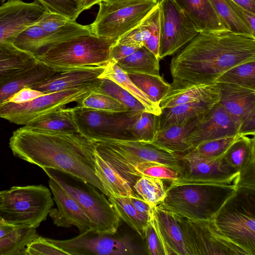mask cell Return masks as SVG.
Returning <instances> with one entry per match:
<instances>
[{"instance_id": "cell-1", "label": "cell", "mask_w": 255, "mask_h": 255, "mask_svg": "<svg viewBox=\"0 0 255 255\" xmlns=\"http://www.w3.org/2000/svg\"><path fill=\"white\" fill-rule=\"evenodd\" d=\"M251 61L255 37L230 31L200 32L172 58L169 91L215 84L226 71Z\"/></svg>"}, {"instance_id": "cell-2", "label": "cell", "mask_w": 255, "mask_h": 255, "mask_svg": "<svg viewBox=\"0 0 255 255\" xmlns=\"http://www.w3.org/2000/svg\"><path fill=\"white\" fill-rule=\"evenodd\" d=\"M9 145L14 156L41 168L57 169L78 177L107 196L96 173L95 143L79 132L54 133L24 126L13 132Z\"/></svg>"}, {"instance_id": "cell-3", "label": "cell", "mask_w": 255, "mask_h": 255, "mask_svg": "<svg viewBox=\"0 0 255 255\" xmlns=\"http://www.w3.org/2000/svg\"><path fill=\"white\" fill-rule=\"evenodd\" d=\"M240 173L208 178L179 176L170 181L158 204L169 213L190 220L214 219L238 189Z\"/></svg>"}, {"instance_id": "cell-4", "label": "cell", "mask_w": 255, "mask_h": 255, "mask_svg": "<svg viewBox=\"0 0 255 255\" xmlns=\"http://www.w3.org/2000/svg\"><path fill=\"white\" fill-rule=\"evenodd\" d=\"M116 40L93 34L81 35L50 45L36 56L57 72L71 69L106 66Z\"/></svg>"}, {"instance_id": "cell-5", "label": "cell", "mask_w": 255, "mask_h": 255, "mask_svg": "<svg viewBox=\"0 0 255 255\" xmlns=\"http://www.w3.org/2000/svg\"><path fill=\"white\" fill-rule=\"evenodd\" d=\"M97 153L125 179L133 190L136 182L134 167L144 162L160 163L170 167L180 175L182 172L180 154L169 153L149 143L137 141H95Z\"/></svg>"}, {"instance_id": "cell-6", "label": "cell", "mask_w": 255, "mask_h": 255, "mask_svg": "<svg viewBox=\"0 0 255 255\" xmlns=\"http://www.w3.org/2000/svg\"><path fill=\"white\" fill-rule=\"evenodd\" d=\"M42 169L80 206L91 222V230L100 234L118 231L121 219L108 197L97 187L67 172L50 168Z\"/></svg>"}, {"instance_id": "cell-7", "label": "cell", "mask_w": 255, "mask_h": 255, "mask_svg": "<svg viewBox=\"0 0 255 255\" xmlns=\"http://www.w3.org/2000/svg\"><path fill=\"white\" fill-rule=\"evenodd\" d=\"M54 205L49 189L43 185L12 186L6 190L1 218L17 228L38 227Z\"/></svg>"}, {"instance_id": "cell-8", "label": "cell", "mask_w": 255, "mask_h": 255, "mask_svg": "<svg viewBox=\"0 0 255 255\" xmlns=\"http://www.w3.org/2000/svg\"><path fill=\"white\" fill-rule=\"evenodd\" d=\"M255 191L238 188L213 219L227 237L250 255H255Z\"/></svg>"}, {"instance_id": "cell-9", "label": "cell", "mask_w": 255, "mask_h": 255, "mask_svg": "<svg viewBox=\"0 0 255 255\" xmlns=\"http://www.w3.org/2000/svg\"><path fill=\"white\" fill-rule=\"evenodd\" d=\"M50 239L68 255H142L147 254L144 241L131 233L100 234L89 230L68 240Z\"/></svg>"}, {"instance_id": "cell-10", "label": "cell", "mask_w": 255, "mask_h": 255, "mask_svg": "<svg viewBox=\"0 0 255 255\" xmlns=\"http://www.w3.org/2000/svg\"><path fill=\"white\" fill-rule=\"evenodd\" d=\"M71 111L78 132L93 142L133 141L128 128L141 112L130 110L123 112H106L78 105L71 108Z\"/></svg>"}, {"instance_id": "cell-11", "label": "cell", "mask_w": 255, "mask_h": 255, "mask_svg": "<svg viewBox=\"0 0 255 255\" xmlns=\"http://www.w3.org/2000/svg\"><path fill=\"white\" fill-rule=\"evenodd\" d=\"M159 0L109 3L101 1L92 34L117 40L138 25L157 5Z\"/></svg>"}, {"instance_id": "cell-12", "label": "cell", "mask_w": 255, "mask_h": 255, "mask_svg": "<svg viewBox=\"0 0 255 255\" xmlns=\"http://www.w3.org/2000/svg\"><path fill=\"white\" fill-rule=\"evenodd\" d=\"M174 216L181 229L188 255H250L227 237L213 219L194 220Z\"/></svg>"}, {"instance_id": "cell-13", "label": "cell", "mask_w": 255, "mask_h": 255, "mask_svg": "<svg viewBox=\"0 0 255 255\" xmlns=\"http://www.w3.org/2000/svg\"><path fill=\"white\" fill-rule=\"evenodd\" d=\"M97 88L82 87L45 94L22 104L5 102L0 106V118L26 126L48 113L65 108L69 103H78Z\"/></svg>"}, {"instance_id": "cell-14", "label": "cell", "mask_w": 255, "mask_h": 255, "mask_svg": "<svg viewBox=\"0 0 255 255\" xmlns=\"http://www.w3.org/2000/svg\"><path fill=\"white\" fill-rule=\"evenodd\" d=\"M159 58L177 53L199 32L175 0H159Z\"/></svg>"}, {"instance_id": "cell-15", "label": "cell", "mask_w": 255, "mask_h": 255, "mask_svg": "<svg viewBox=\"0 0 255 255\" xmlns=\"http://www.w3.org/2000/svg\"><path fill=\"white\" fill-rule=\"evenodd\" d=\"M45 10L35 0L27 3L8 0L3 3L0 6V43L12 42L21 31L35 23Z\"/></svg>"}, {"instance_id": "cell-16", "label": "cell", "mask_w": 255, "mask_h": 255, "mask_svg": "<svg viewBox=\"0 0 255 255\" xmlns=\"http://www.w3.org/2000/svg\"><path fill=\"white\" fill-rule=\"evenodd\" d=\"M240 127L218 102L190 132L187 142L192 150L202 142L236 135Z\"/></svg>"}, {"instance_id": "cell-17", "label": "cell", "mask_w": 255, "mask_h": 255, "mask_svg": "<svg viewBox=\"0 0 255 255\" xmlns=\"http://www.w3.org/2000/svg\"><path fill=\"white\" fill-rule=\"evenodd\" d=\"M105 67H83L56 72L31 88L48 94L82 87H98Z\"/></svg>"}, {"instance_id": "cell-18", "label": "cell", "mask_w": 255, "mask_h": 255, "mask_svg": "<svg viewBox=\"0 0 255 255\" xmlns=\"http://www.w3.org/2000/svg\"><path fill=\"white\" fill-rule=\"evenodd\" d=\"M48 184L57 206L49 213L54 224L64 228L75 226L80 233L92 230L90 220L78 203L52 178H49Z\"/></svg>"}, {"instance_id": "cell-19", "label": "cell", "mask_w": 255, "mask_h": 255, "mask_svg": "<svg viewBox=\"0 0 255 255\" xmlns=\"http://www.w3.org/2000/svg\"><path fill=\"white\" fill-rule=\"evenodd\" d=\"M225 162L240 173L239 187L255 189V137L242 135L226 150Z\"/></svg>"}, {"instance_id": "cell-20", "label": "cell", "mask_w": 255, "mask_h": 255, "mask_svg": "<svg viewBox=\"0 0 255 255\" xmlns=\"http://www.w3.org/2000/svg\"><path fill=\"white\" fill-rule=\"evenodd\" d=\"M150 219L164 255H188L179 223L173 214L158 205L153 207Z\"/></svg>"}, {"instance_id": "cell-21", "label": "cell", "mask_w": 255, "mask_h": 255, "mask_svg": "<svg viewBox=\"0 0 255 255\" xmlns=\"http://www.w3.org/2000/svg\"><path fill=\"white\" fill-rule=\"evenodd\" d=\"M224 153L218 156L210 157L191 150L185 154H180L183 168L180 176L185 178H208L237 172L225 162L223 159Z\"/></svg>"}, {"instance_id": "cell-22", "label": "cell", "mask_w": 255, "mask_h": 255, "mask_svg": "<svg viewBox=\"0 0 255 255\" xmlns=\"http://www.w3.org/2000/svg\"><path fill=\"white\" fill-rule=\"evenodd\" d=\"M220 90L219 103L240 125L255 109V90L227 83H216Z\"/></svg>"}, {"instance_id": "cell-23", "label": "cell", "mask_w": 255, "mask_h": 255, "mask_svg": "<svg viewBox=\"0 0 255 255\" xmlns=\"http://www.w3.org/2000/svg\"><path fill=\"white\" fill-rule=\"evenodd\" d=\"M199 32L230 31L209 0H175Z\"/></svg>"}, {"instance_id": "cell-24", "label": "cell", "mask_w": 255, "mask_h": 255, "mask_svg": "<svg viewBox=\"0 0 255 255\" xmlns=\"http://www.w3.org/2000/svg\"><path fill=\"white\" fill-rule=\"evenodd\" d=\"M204 117L191 119L159 130L150 143L169 153L185 154L191 150L187 142L188 135Z\"/></svg>"}, {"instance_id": "cell-25", "label": "cell", "mask_w": 255, "mask_h": 255, "mask_svg": "<svg viewBox=\"0 0 255 255\" xmlns=\"http://www.w3.org/2000/svg\"><path fill=\"white\" fill-rule=\"evenodd\" d=\"M39 62L0 81V106L22 88H31L56 72Z\"/></svg>"}, {"instance_id": "cell-26", "label": "cell", "mask_w": 255, "mask_h": 255, "mask_svg": "<svg viewBox=\"0 0 255 255\" xmlns=\"http://www.w3.org/2000/svg\"><path fill=\"white\" fill-rule=\"evenodd\" d=\"M218 102H195L162 109L158 115V131L191 119L204 117Z\"/></svg>"}, {"instance_id": "cell-27", "label": "cell", "mask_w": 255, "mask_h": 255, "mask_svg": "<svg viewBox=\"0 0 255 255\" xmlns=\"http://www.w3.org/2000/svg\"><path fill=\"white\" fill-rule=\"evenodd\" d=\"M220 90L217 83L195 85L169 91L161 101V109L188 103L201 101H219Z\"/></svg>"}, {"instance_id": "cell-28", "label": "cell", "mask_w": 255, "mask_h": 255, "mask_svg": "<svg viewBox=\"0 0 255 255\" xmlns=\"http://www.w3.org/2000/svg\"><path fill=\"white\" fill-rule=\"evenodd\" d=\"M38 62L34 55L17 48L12 42L0 43V81Z\"/></svg>"}, {"instance_id": "cell-29", "label": "cell", "mask_w": 255, "mask_h": 255, "mask_svg": "<svg viewBox=\"0 0 255 255\" xmlns=\"http://www.w3.org/2000/svg\"><path fill=\"white\" fill-rule=\"evenodd\" d=\"M24 126L31 129L54 133L79 132L72 117L71 108H64L51 112Z\"/></svg>"}, {"instance_id": "cell-30", "label": "cell", "mask_w": 255, "mask_h": 255, "mask_svg": "<svg viewBox=\"0 0 255 255\" xmlns=\"http://www.w3.org/2000/svg\"><path fill=\"white\" fill-rule=\"evenodd\" d=\"M95 157L96 173L107 196L128 197L135 193L119 173L96 150Z\"/></svg>"}, {"instance_id": "cell-31", "label": "cell", "mask_w": 255, "mask_h": 255, "mask_svg": "<svg viewBox=\"0 0 255 255\" xmlns=\"http://www.w3.org/2000/svg\"><path fill=\"white\" fill-rule=\"evenodd\" d=\"M100 78H107L117 83L139 101L145 107L147 112L157 115L160 114L161 110L160 107L152 102L132 83L127 73L120 68L116 62L109 61Z\"/></svg>"}, {"instance_id": "cell-32", "label": "cell", "mask_w": 255, "mask_h": 255, "mask_svg": "<svg viewBox=\"0 0 255 255\" xmlns=\"http://www.w3.org/2000/svg\"><path fill=\"white\" fill-rule=\"evenodd\" d=\"M116 63L126 73L160 75L159 59L144 46Z\"/></svg>"}, {"instance_id": "cell-33", "label": "cell", "mask_w": 255, "mask_h": 255, "mask_svg": "<svg viewBox=\"0 0 255 255\" xmlns=\"http://www.w3.org/2000/svg\"><path fill=\"white\" fill-rule=\"evenodd\" d=\"M117 214L143 240L150 217L137 211L126 196H107ZM144 241V240H143Z\"/></svg>"}, {"instance_id": "cell-34", "label": "cell", "mask_w": 255, "mask_h": 255, "mask_svg": "<svg viewBox=\"0 0 255 255\" xmlns=\"http://www.w3.org/2000/svg\"><path fill=\"white\" fill-rule=\"evenodd\" d=\"M132 83L156 106L167 95L170 85L160 75L141 73H127Z\"/></svg>"}, {"instance_id": "cell-35", "label": "cell", "mask_w": 255, "mask_h": 255, "mask_svg": "<svg viewBox=\"0 0 255 255\" xmlns=\"http://www.w3.org/2000/svg\"><path fill=\"white\" fill-rule=\"evenodd\" d=\"M49 34L35 23L21 31L12 42L17 48L36 56L48 46Z\"/></svg>"}, {"instance_id": "cell-36", "label": "cell", "mask_w": 255, "mask_h": 255, "mask_svg": "<svg viewBox=\"0 0 255 255\" xmlns=\"http://www.w3.org/2000/svg\"><path fill=\"white\" fill-rule=\"evenodd\" d=\"M37 236L36 229H17L0 239V255H24L26 246Z\"/></svg>"}, {"instance_id": "cell-37", "label": "cell", "mask_w": 255, "mask_h": 255, "mask_svg": "<svg viewBox=\"0 0 255 255\" xmlns=\"http://www.w3.org/2000/svg\"><path fill=\"white\" fill-rule=\"evenodd\" d=\"M158 115L143 111L128 128L133 141L151 143L158 131Z\"/></svg>"}, {"instance_id": "cell-38", "label": "cell", "mask_w": 255, "mask_h": 255, "mask_svg": "<svg viewBox=\"0 0 255 255\" xmlns=\"http://www.w3.org/2000/svg\"><path fill=\"white\" fill-rule=\"evenodd\" d=\"M135 193L141 197L150 207L159 204L166 195V189L162 179L141 176L133 187Z\"/></svg>"}, {"instance_id": "cell-39", "label": "cell", "mask_w": 255, "mask_h": 255, "mask_svg": "<svg viewBox=\"0 0 255 255\" xmlns=\"http://www.w3.org/2000/svg\"><path fill=\"white\" fill-rule=\"evenodd\" d=\"M215 83H227L255 90V61L232 67L220 75Z\"/></svg>"}, {"instance_id": "cell-40", "label": "cell", "mask_w": 255, "mask_h": 255, "mask_svg": "<svg viewBox=\"0 0 255 255\" xmlns=\"http://www.w3.org/2000/svg\"><path fill=\"white\" fill-rule=\"evenodd\" d=\"M94 91L112 97L129 110L147 112L145 107L139 101L121 86L110 79L101 78L100 84Z\"/></svg>"}, {"instance_id": "cell-41", "label": "cell", "mask_w": 255, "mask_h": 255, "mask_svg": "<svg viewBox=\"0 0 255 255\" xmlns=\"http://www.w3.org/2000/svg\"><path fill=\"white\" fill-rule=\"evenodd\" d=\"M209 0L230 31L255 37V33L234 11L226 0Z\"/></svg>"}, {"instance_id": "cell-42", "label": "cell", "mask_w": 255, "mask_h": 255, "mask_svg": "<svg viewBox=\"0 0 255 255\" xmlns=\"http://www.w3.org/2000/svg\"><path fill=\"white\" fill-rule=\"evenodd\" d=\"M78 103L77 105L81 107L98 111L112 112L129 111L112 97L95 91L91 92Z\"/></svg>"}, {"instance_id": "cell-43", "label": "cell", "mask_w": 255, "mask_h": 255, "mask_svg": "<svg viewBox=\"0 0 255 255\" xmlns=\"http://www.w3.org/2000/svg\"><path fill=\"white\" fill-rule=\"evenodd\" d=\"M141 176L172 181L178 178L180 174L164 165L152 162H144L134 167V177L136 181Z\"/></svg>"}, {"instance_id": "cell-44", "label": "cell", "mask_w": 255, "mask_h": 255, "mask_svg": "<svg viewBox=\"0 0 255 255\" xmlns=\"http://www.w3.org/2000/svg\"><path fill=\"white\" fill-rule=\"evenodd\" d=\"M242 135L238 133L234 136H225L205 141L199 143L191 150L206 156H218L224 154Z\"/></svg>"}, {"instance_id": "cell-45", "label": "cell", "mask_w": 255, "mask_h": 255, "mask_svg": "<svg viewBox=\"0 0 255 255\" xmlns=\"http://www.w3.org/2000/svg\"><path fill=\"white\" fill-rule=\"evenodd\" d=\"M46 11L59 14L71 20L75 21L80 14L79 0H34Z\"/></svg>"}, {"instance_id": "cell-46", "label": "cell", "mask_w": 255, "mask_h": 255, "mask_svg": "<svg viewBox=\"0 0 255 255\" xmlns=\"http://www.w3.org/2000/svg\"><path fill=\"white\" fill-rule=\"evenodd\" d=\"M159 2V1H158ZM142 23L149 31V37L143 46L159 59L160 22L158 4L143 19Z\"/></svg>"}, {"instance_id": "cell-47", "label": "cell", "mask_w": 255, "mask_h": 255, "mask_svg": "<svg viewBox=\"0 0 255 255\" xmlns=\"http://www.w3.org/2000/svg\"><path fill=\"white\" fill-rule=\"evenodd\" d=\"M68 255L55 245L49 238L36 236L26 246L24 255Z\"/></svg>"}, {"instance_id": "cell-48", "label": "cell", "mask_w": 255, "mask_h": 255, "mask_svg": "<svg viewBox=\"0 0 255 255\" xmlns=\"http://www.w3.org/2000/svg\"><path fill=\"white\" fill-rule=\"evenodd\" d=\"M71 21L72 20L62 15L45 10L36 23L46 33H51L66 25Z\"/></svg>"}, {"instance_id": "cell-49", "label": "cell", "mask_w": 255, "mask_h": 255, "mask_svg": "<svg viewBox=\"0 0 255 255\" xmlns=\"http://www.w3.org/2000/svg\"><path fill=\"white\" fill-rule=\"evenodd\" d=\"M149 31L142 23L119 38L116 43L134 46H143L144 43L149 37Z\"/></svg>"}, {"instance_id": "cell-50", "label": "cell", "mask_w": 255, "mask_h": 255, "mask_svg": "<svg viewBox=\"0 0 255 255\" xmlns=\"http://www.w3.org/2000/svg\"><path fill=\"white\" fill-rule=\"evenodd\" d=\"M143 240L147 255H164L159 240L150 218L145 230Z\"/></svg>"}, {"instance_id": "cell-51", "label": "cell", "mask_w": 255, "mask_h": 255, "mask_svg": "<svg viewBox=\"0 0 255 255\" xmlns=\"http://www.w3.org/2000/svg\"><path fill=\"white\" fill-rule=\"evenodd\" d=\"M45 94L41 92L32 89L31 88L25 87L13 94L6 99L4 103L11 102L15 104L25 103Z\"/></svg>"}, {"instance_id": "cell-52", "label": "cell", "mask_w": 255, "mask_h": 255, "mask_svg": "<svg viewBox=\"0 0 255 255\" xmlns=\"http://www.w3.org/2000/svg\"><path fill=\"white\" fill-rule=\"evenodd\" d=\"M141 47L140 46L124 45L116 42L111 48L110 60L117 63L119 60L131 54Z\"/></svg>"}, {"instance_id": "cell-53", "label": "cell", "mask_w": 255, "mask_h": 255, "mask_svg": "<svg viewBox=\"0 0 255 255\" xmlns=\"http://www.w3.org/2000/svg\"><path fill=\"white\" fill-rule=\"evenodd\" d=\"M234 11L255 33V13L243 8L233 0H226Z\"/></svg>"}, {"instance_id": "cell-54", "label": "cell", "mask_w": 255, "mask_h": 255, "mask_svg": "<svg viewBox=\"0 0 255 255\" xmlns=\"http://www.w3.org/2000/svg\"><path fill=\"white\" fill-rule=\"evenodd\" d=\"M239 133L248 136L255 135V109L248 114L242 121Z\"/></svg>"}, {"instance_id": "cell-55", "label": "cell", "mask_w": 255, "mask_h": 255, "mask_svg": "<svg viewBox=\"0 0 255 255\" xmlns=\"http://www.w3.org/2000/svg\"><path fill=\"white\" fill-rule=\"evenodd\" d=\"M128 199L134 208L140 213L150 217L153 207L147 203L141 197L136 193L130 196Z\"/></svg>"}, {"instance_id": "cell-56", "label": "cell", "mask_w": 255, "mask_h": 255, "mask_svg": "<svg viewBox=\"0 0 255 255\" xmlns=\"http://www.w3.org/2000/svg\"><path fill=\"white\" fill-rule=\"evenodd\" d=\"M17 229L18 228L6 223L0 218V239L10 234Z\"/></svg>"}, {"instance_id": "cell-57", "label": "cell", "mask_w": 255, "mask_h": 255, "mask_svg": "<svg viewBox=\"0 0 255 255\" xmlns=\"http://www.w3.org/2000/svg\"><path fill=\"white\" fill-rule=\"evenodd\" d=\"M245 9L255 13V0H233Z\"/></svg>"}, {"instance_id": "cell-58", "label": "cell", "mask_w": 255, "mask_h": 255, "mask_svg": "<svg viewBox=\"0 0 255 255\" xmlns=\"http://www.w3.org/2000/svg\"><path fill=\"white\" fill-rule=\"evenodd\" d=\"M102 0H79V9L80 13L84 10L90 9L94 5L98 4Z\"/></svg>"}, {"instance_id": "cell-59", "label": "cell", "mask_w": 255, "mask_h": 255, "mask_svg": "<svg viewBox=\"0 0 255 255\" xmlns=\"http://www.w3.org/2000/svg\"><path fill=\"white\" fill-rule=\"evenodd\" d=\"M109 3H118V2H141L149 0H102Z\"/></svg>"}, {"instance_id": "cell-60", "label": "cell", "mask_w": 255, "mask_h": 255, "mask_svg": "<svg viewBox=\"0 0 255 255\" xmlns=\"http://www.w3.org/2000/svg\"><path fill=\"white\" fill-rule=\"evenodd\" d=\"M5 191H6V190L0 191V218H1L0 210H1V207L2 202V199H3V195L4 194Z\"/></svg>"}, {"instance_id": "cell-61", "label": "cell", "mask_w": 255, "mask_h": 255, "mask_svg": "<svg viewBox=\"0 0 255 255\" xmlns=\"http://www.w3.org/2000/svg\"><path fill=\"white\" fill-rule=\"evenodd\" d=\"M6 0H0V3H3L5 2Z\"/></svg>"}]
</instances>
